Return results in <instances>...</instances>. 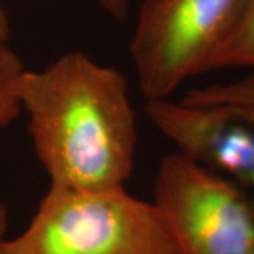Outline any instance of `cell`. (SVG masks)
Here are the masks:
<instances>
[{
	"mask_svg": "<svg viewBox=\"0 0 254 254\" xmlns=\"http://www.w3.org/2000/svg\"><path fill=\"white\" fill-rule=\"evenodd\" d=\"M21 109L50 185H125L134 167L136 115L125 76L79 51L65 53L18 85Z\"/></svg>",
	"mask_w": 254,
	"mask_h": 254,
	"instance_id": "obj_1",
	"label": "cell"
},
{
	"mask_svg": "<svg viewBox=\"0 0 254 254\" xmlns=\"http://www.w3.org/2000/svg\"><path fill=\"white\" fill-rule=\"evenodd\" d=\"M1 254H175L153 202L125 185H50L30 225L0 245Z\"/></svg>",
	"mask_w": 254,
	"mask_h": 254,
	"instance_id": "obj_2",
	"label": "cell"
},
{
	"mask_svg": "<svg viewBox=\"0 0 254 254\" xmlns=\"http://www.w3.org/2000/svg\"><path fill=\"white\" fill-rule=\"evenodd\" d=\"M153 203L175 254H254V199L180 151L158 165Z\"/></svg>",
	"mask_w": 254,
	"mask_h": 254,
	"instance_id": "obj_3",
	"label": "cell"
},
{
	"mask_svg": "<svg viewBox=\"0 0 254 254\" xmlns=\"http://www.w3.org/2000/svg\"><path fill=\"white\" fill-rule=\"evenodd\" d=\"M245 0H144L130 55L145 100L171 98L190 78L208 72Z\"/></svg>",
	"mask_w": 254,
	"mask_h": 254,
	"instance_id": "obj_4",
	"label": "cell"
},
{
	"mask_svg": "<svg viewBox=\"0 0 254 254\" xmlns=\"http://www.w3.org/2000/svg\"><path fill=\"white\" fill-rule=\"evenodd\" d=\"M145 115L178 151L254 190V106L145 102Z\"/></svg>",
	"mask_w": 254,
	"mask_h": 254,
	"instance_id": "obj_5",
	"label": "cell"
},
{
	"mask_svg": "<svg viewBox=\"0 0 254 254\" xmlns=\"http://www.w3.org/2000/svg\"><path fill=\"white\" fill-rule=\"evenodd\" d=\"M229 68L254 71V0H245L235 26L212 57L208 72Z\"/></svg>",
	"mask_w": 254,
	"mask_h": 254,
	"instance_id": "obj_6",
	"label": "cell"
},
{
	"mask_svg": "<svg viewBox=\"0 0 254 254\" xmlns=\"http://www.w3.org/2000/svg\"><path fill=\"white\" fill-rule=\"evenodd\" d=\"M26 66L20 55L7 44L0 43V133L21 113L18 85Z\"/></svg>",
	"mask_w": 254,
	"mask_h": 254,
	"instance_id": "obj_7",
	"label": "cell"
},
{
	"mask_svg": "<svg viewBox=\"0 0 254 254\" xmlns=\"http://www.w3.org/2000/svg\"><path fill=\"white\" fill-rule=\"evenodd\" d=\"M181 102L190 105L240 103L254 106V73L236 81L215 82L206 86L193 88L185 93Z\"/></svg>",
	"mask_w": 254,
	"mask_h": 254,
	"instance_id": "obj_8",
	"label": "cell"
},
{
	"mask_svg": "<svg viewBox=\"0 0 254 254\" xmlns=\"http://www.w3.org/2000/svg\"><path fill=\"white\" fill-rule=\"evenodd\" d=\"M98 1L116 20H123L128 14L130 0H98Z\"/></svg>",
	"mask_w": 254,
	"mask_h": 254,
	"instance_id": "obj_9",
	"label": "cell"
},
{
	"mask_svg": "<svg viewBox=\"0 0 254 254\" xmlns=\"http://www.w3.org/2000/svg\"><path fill=\"white\" fill-rule=\"evenodd\" d=\"M10 36H11V26H10L9 14L0 1V43H9Z\"/></svg>",
	"mask_w": 254,
	"mask_h": 254,
	"instance_id": "obj_10",
	"label": "cell"
},
{
	"mask_svg": "<svg viewBox=\"0 0 254 254\" xmlns=\"http://www.w3.org/2000/svg\"><path fill=\"white\" fill-rule=\"evenodd\" d=\"M6 232H7V210L4 205L0 203V245L6 240Z\"/></svg>",
	"mask_w": 254,
	"mask_h": 254,
	"instance_id": "obj_11",
	"label": "cell"
},
{
	"mask_svg": "<svg viewBox=\"0 0 254 254\" xmlns=\"http://www.w3.org/2000/svg\"><path fill=\"white\" fill-rule=\"evenodd\" d=\"M0 254H1V252H0Z\"/></svg>",
	"mask_w": 254,
	"mask_h": 254,
	"instance_id": "obj_12",
	"label": "cell"
}]
</instances>
